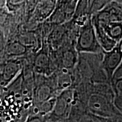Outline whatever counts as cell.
<instances>
[{
    "instance_id": "obj_1",
    "label": "cell",
    "mask_w": 122,
    "mask_h": 122,
    "mask_svg": "<svg viewBox=\"0 0 122 122\" xmlns=\"http://www.w3.org/2000/svg\"><path fill=\"white\" fill-rule=\"evenodd\" d=\"M74 89L75 96L84 103L91 113L102 118L122 114L114 104V91L109 84L83 81Z\"/></svg>"
},
{
    "instance_id": "obj_2",
    "label": "cell",
    "mask_w": 122,
    "mask_h": 122,
    "mask_svg": "<svg viewBox=\"0 0 122 122\" xmlns=\"http://www.w3.org/2000/svg\"><path fill=\"white\" fill-rule=\"evenodd\" d=\"M102 48L109 51L122 41V5L114 1L91 16Z\"/></svg>"
},
{
    "instance_id": "obj_3",
    "label": "cell",
    "mask_w": 122,
    "mask_h": 122,
    "mask_svg": "<svg viewBox=\"0 0 122 122\" xmlns=\"http://www.w3.org/2000/svg\"><path fill=\"white\" fill-rule=\"evenodd\" d=\"M103 57V51L98 53H79L78 61L74 68L75 74L81 81L109 84L102 65Z\"/></svg>"
},
{
    "instance_id": "obj_4",
    "label": "cell",
    "mask_w": 122,
    "mask_h": 122,
    "mask_svg": "<svg viewBox=\"0 0 122 122\" xmlns=\"http://www.w3.org/2000/svg\"><path fill=\"white\" fill-rule=\"evenodd\" d=\"M75 48L77 52L98 53L103 51L94 30L91 17L80 27L76 39Z\"/></svg>"
},
{
    "instance_id": "obj_5",
    "label": "cell",
    "mask_w": 122,
    "mask_h": 122,
    "mask_svg": "<svg viewBox=\"0 0 122 122\" xmlns=\"http://www.w3.org/2000/svg\"><path fill=\"white\" fill-rule=\"evenodd\" d=\"M74 89L68 88L59 93L56 97L53 111L49 114L48 119L49 122H60L66 119L69 117L72 102L74 101Z\"/></svg>"
},
{
    "instance_id": "obj_6",
    "label": "cell",
    "mask_w": 122,
    "mask_h": 122,
    "mask_svg": "<svg viewBox=\"0 0 122 122\" xmlns=\"http://www.w3.org/2000/svg\"><path fill=\"white\" fill-rule=\"evenodd\" d=\"M103 57L102 65L107 77L110 85L113 88L115 86L113 80L114 74L118 69L122 61V42L109 51L103 50Z\"/></svg>"
},
{
    "instance_id": "obj_7",
    "label": "cell",
    "mask_w": 122,
    "mask_h": 122,
    "mask_svg": "<svg viewBox=\"0 0 122 122\" xmlns=\"http://www.w3.org/2000/svg\"><path fill=\"white\" fill-rule=\"evenodd\" d=\"M57 2V0H38L33 12L36 20L42 22L48 20L53 14Z\"/></svg>"
},
{
    "instance_id": "obj_8",
    "label": "cell",
    "mask_w": 122,
    "mask_h": 122,
    "mask_svg": "<svg viewBox=\"0 0 122 122\" xmlns=\"http://www.w3.org/2000/svg\"><path fill=\"white\" fill-rule=\"evenodd\" d=\"M21 66L19 62L16 61H10L5 64L3 67L1 76L2 80L5 83H9L15 78L19 74Z\"/></svg>"
},
{
    "instance_id": "obj_9",
    "label": "cell",
    "mask_w": 122,
    "mask_h": 122,
    "mask_svg": "<svg viewBox=\"0 0 122 122\" xmlns=\"http://www.w3.org/2000/svg\"><path fill=\"white\" fill-rule=\"evenodd\" d=\"M6 53L8 56L16 57L25 54L27 51L26 46L21 42H12L6 46Z\"/></svg>"
},
{
    "instance_id": "obj_10",
    "label": "cell",
    "mask_w": 122,
    "mask_h": 122,
    "mask_svg": "<svg viewBox=\"0 0 122 122\" xmlns=\"http://www.w3.org/2000/svg\"><path fill=\"white\" fill-rule=\"evenodd\" d=\"M28 0H6L5 7L10 13L25 8Z\"/></svg>"
},
{
    "instance_id": "obj_11",
    "label": "cell",
    "mask_w": 122,
    "mask_h": 122,
    "mask_svg": "<svg viewBox=\"0 0 122 122\" xmlns=\"http://www.w3.org/2000/svg\"><path fill=\"white\" fill-rule=\"evenodd\" d=\"M56 97H53L44 102L38 105L37 114L45 117L51 113L54 107L56 101Z\"/></svg>"
},
{
    "instance_id": "obj_12",
    "label": "cell",
    "mask_w": 122,
    "mask_h": 122,
    "mask_svg": "<svg viewBox=\"0 0 122 122\" xmlns=\"http://www.w3.org/2000/svg\"><path fill=\"white\" fill-rule=\"evenodd\" d=\"M115 85L114 104L117 109L122 114V81L117 82Z\"/></svg>"
},
{
    "instance_id": "obj_13",
    "label": "cell",
    "mask_w": 122,
    "mask_h": 122,
    "mask_svg": "<svg viewBox=\"0 0 122 122\" xmlns=\"http://www.w3.org/2000/svg\"><path fill=\"white\" fill-rule=\"evenodd\" d=\"M114 1L115 0H91L89 7L91 16L102 10L107 5Z\"/></svg>"
},
{
    "instance_id": "obj_14",
    "label": "cell",
    "mask_w": 122,
    "mask_h": 122,
    "mask_svg": "<svg viewBox=\"0 0 122 122\" xmlns=\"http://www.w3.org/2000/svg\"><path fill=\"white\" fill-rule=\"evenodd\" d=\"M10 13L5 7L0 9V27L2 26L7 22Z\"/></svg>"
},
{
    "instance_id": "obj_15",
    "label": "cell",
    "mask_w": 122,
    "mask_h": 122,
    "mask_svg": "<svg viewBox=\"0 0 122 122\" xmlns=\"http://www.w3.org/2000/svg\"><path fill=\"white\" fill-rule=\"evenodd\" d=\"M46 116H42L40 114H37L36 115L30 116L28 117L26 120L24 122H45Z\"/></svg>"
},
{
    "instance_id": "obj_16",
    "label": "cell",
    "mask_w": 122,
    "mask_h": 122,
    "mask_svg": "<svg viewBox=\"0 0 122 122\" xmlns=\"http://www.w3.org/2000/svg\"><path fill=\"white\" fill-rule=\"evenodd\" d=\"M6 48V40L4 30L0 27V56L2 55L5 50Z\"/></svg>"
},
{
    "instance_id": "obj_17",
    "label": "cell",
    "mask_w": 122,
    "mask_h": 122,
    "mask_svg": "<svg viewBox=\"0 0 122 122\" xmlns=\"http://www.w3.org/2000/svg\"><path fill=\"white\" fill-rule=\"evenodd\" d=\"M122 61L120 66L118 68V69L116 70V71L114 74V76H113L114 83L116 80H118V79L120 78H122Z\"/></svg>"
},
{
    "instance_id": "obj_18",
    "label": "cell",
    "mask_w": 122,
    "mask_h": 122,
    "mask_svg": "<svg viewBox=\"0 0 122 122\" xmlns=\"http://www.w3.org/2000/svg\"><path fill=\"white\" fill-rule=\"evenodd\" d=\"M6 0H0V9L5 7Z\"/></svg>"
},
{
    "instance_id": "obj_19",
    "label": "cell",
    "mask_w": 122,
    "mask_h": 122,
    "mask_svg": "<svg viewBox=\"0 0 122 122\" xmlns=\"http://www.w3.org/2000/svg\"><path fill=\"white\" fill-rule=\"evenodd\" d=\"M122 81V78H120V79H118V80H116L114 82V84H115V83H117V82H118V81Z\"/></svg>"
},
{
    "instance_id": "obj_20",
    "label": "cell",
    "mask_w": 122,
    "mask_h": 122,
    "mask_svg": "<svg viewBox=\"0 0 122 122\" xmlns=\"http://www.w3.org/2000/svg\"><path fill=\"white\" fill-rule=\"evenodd\" d=\"M115 1H117V2H119V4L122 5V0H115Z\"/></svg>"
},
{
    "instance_id": "obj_21",
    "label": "cell",
    "mask_w": 122,
    "mask_h": 122,
    "mask_svg": "<svg viewBox=\"0 0 122 122\" xmlns=\"http://www.w3.org/2000/svg\"></svg>"
},
{
    "instance_id": "obj_22",
    "label": "cell",
    "mask_w": 122,
    "mask_h": 122,
    "mask_svg": "<svg viewBox=\"0 0 122 122\" xmlns=\"http://www.w3.org/2000/svg\"><path fill=\"white\" fill-rule=\"evenodd\" d=\"M57 1H58V0H57Z\"/></svg>"
}]
</instances>
